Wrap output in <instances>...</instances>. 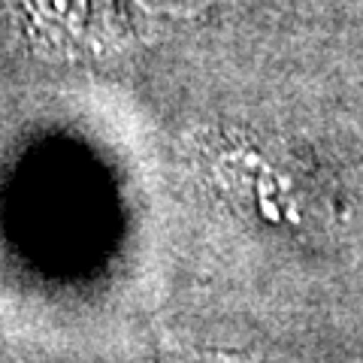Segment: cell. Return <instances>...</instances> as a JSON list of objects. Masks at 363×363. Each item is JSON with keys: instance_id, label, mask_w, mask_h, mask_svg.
<instances>
[{"instance_id": "1", "label": "cell", "mask_w": 363, "mask_h": 363, "mask_svg": "<svg viewBox=\"0 0 363 363\" xmlns=\"http://www.w3.org/2000/svg\"><path fill=\"white\" fill-rule=\"evenodd\" d=\"M21 16L45 30H76L85 13V0H13Z\"/></svg>"}, {"instance_id": "2", "label": "cell", "mask_w": 363, "mask_h": 363, "mask_svg": "<svg viewBox=\"0 0 363 363\" xmlns=\"http://www.w3.org/2000/svg\"><path fill=\"white\" fill-rule=\"evenodd\" d=\"M164 363H255L242 354H227V351H179L169 354Z\"/></svg>"}, {"instance_id": "3", "label": "cell", "mask_w": 363, "mask_h": 363, "mask_svg": "<svg viewBox=\"0 0 363 363\" xmlns=\"http://www.w3.org/2000/svg\"><path fill=\"white\" fill-rule=\"evenodd\" d=\"M136 4L157 16H194L206 0H136Z\"/></svg>"}]
</instances>
